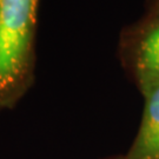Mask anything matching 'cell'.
I'll list each match as a JSON object with an SVG mask.
<instances>
[{
    "label": "cell",
    "mask_w": 159,
    "mask_h": 159,
    "mask_svg": "<svg viewBox=\"0 0 159 159\" xmlns=\"http://www.w3.org/2000/svg\"><path fill=\"white\" fill-rule=\"evenodd\" d=\"M33 0H0V89L21 73L31 43Z\"/></svg>",
    "instance_id": "6da1fadb"
},
{
    "label": "cell",
    "mask_w": 159,
    "mask_h": 159,
    "mask_svg": "<svg viewBox=\"0 0 159 159\" xmlns=\"http://www.w3.org/2000/svg\"><path fill=\"white\" fill-rule=\"evenodd\" d=\"M145 108L129 159H159V85L144 92Z\"/></svg>",
    "instance_id": "3957f363"
},
{
    "label": "cell",
    "mask_w": 159,
    "mask_h": 159,
    "mask_svg": "<svg viewBox=\"0 0 159 159\" xmlns=\"http://www.w3.org/2000/svg\"><path fill=\"white\" fill-rule=\"evenodd\" d=\"M154 8H159V0L156 1V5H154Z\"/></svg>",
    "instance_id": "277c9868"
},
{
    "label": "cell",
    "mask_w": 159,
    "mask_h": 159,
    "mask_svg": "<svg viewBox=\"0 0 159 159\" xmlns=\"http://www.w3.org/2000/svg\"><path fill=\"white\" fill-rule=\"evenodd\" d=\"M134 68L143 92L159 85V8L144 25L134 48Z\"/></svg>",
    "instance_id": "7a4b0ae2"
},
{
    "label": "cell",
    "mask_w": 159,
    "mask_h": 159,
    "mask_svg": "<svg viewBox=\"0 0 159 159\" xmlns=\"http://www.w3.org/2000/svg\"><path fill=\"white\" fill-rule=\"evenodd\" d=\"M33 2H34V6L37 7V4H38V0H33Z\"/></svg>",
    "instance_id": "5b68a950"
}]
</instances>
